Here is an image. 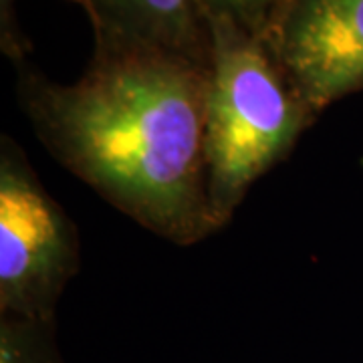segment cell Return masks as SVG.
Returning a JSON list of instances; mask_svg holds the SVG:
<instances>
[{
  "mask_svg": "<svg viewBox=\"0 0 363 363\" xmlns=\"http://www.w3.org/2000/svg\"><path fill=\"white\" fill-rule=\"evenodd\" d=\"M93 28V55L75 83L14 63L18 104L45 147L71 174L150 233L178 247L214 230L208 212L210 65Z\"/></svg>",
  "mask_w": 363,
  "mask_h": 363,
  "instance_id": "cell-1",
  "label": "cell"
},
{
  "mask_svg": "<svg viewBox=\"0 0 363 363\" xmlns=\"http://www.w3.org/2000/svg\"><path fill=\"white\" fill-rule=\"evenodd\" d=\"M75 222L43 186L23 147L0 140V315L57 321V305L77 274Z\"/></svg>",
  "mask_w": 363,
  "mask_h": 363,
  "instance_id": "cell-3",
  "label": "cell"
},
{
  "mask_svg": "<svg viewBox=\"0 0 363 363\" xmlns=\"http://www.w3.org/2000/svg\"><path fill=\"white\" fill-rule=\"evenodd\" d=\"M0 45H2L4 55L13 61V65L26 59L28 45L16 26L14 0H0Z\"/></svg>",
  "mask_w": 363,
  "mask_h": 363,
  "instance_id": "cell-8",
  "label": "cell"
},
{
  "mask_svg": "<svg viewBox=\"0 0 363 363\" xmlns=\"http://www.w3.org/2000/svg\"><path fill=\"white\" fill-rule=\"evenodd\" d=\"M291 0H202L208 16H226L252 35L264 37Z\"/></svg>",
  "mask_w": 363,
  "mask_h": 363,
  "instance_id": "cell-7",
  "label": "cell"
},
{
  "mask_svg": "<svg viewBox=\"0 0 363 363\" xmlns=\"http://www.w3.org/2000/svg\"><path fill=\"white\" fill-rule=\"evenodd\" d=\"M212 61L206 107L208 212L224 228L248 190L281 164L317 121L264 37L210 14Z\"/></svg>",
  "mask_w": 363,
  "mask_h": 363,
  "instance_id": "cell-2",
  "label": "cell"
},
{
  "mask_svg": "<svg viewBox=\"0 0 363 363\" xmlns=\"http://www.w3.org/2000/svg\"><path fill=\"white\" fill-rule=\"evenodd\" d=\"M0 363H63L57 321L0 315Z\"/></svg>",
  "mask_w": 363,
  "mask_h": 363,
  "instance_id": "cell-6",
  "label": "cell"
},
{
  "mask_svg": "<svg viewBox=\"0 0 363 363\" xmlns=\"http://www.w3.org/2000/svg\"><path fill=\"white\" fill-rule=\"evenodd\" d=\"M91 25L178 52L202 65L212 61L210 18L202 0H73Z\"/></svg>",
  "mask_w": 363,
  "mask_h": 363,
  "instance_id": "cell-5",
  "label": "cell"
},
{
  "mask_svg": "<svg viewBox=\"0 0 363 363\" xmlns=\"http://www.w3.org/2000/svg\"><path fill=\"white\" fill-rule=\"evenodd\" d=\"M264 40L319 116L363 91V0H291Z\"/></svg>",
  "mask_w": 363,
  "mask_h": 363,
  "instance_id": "cell-4",
  "label": "cell"
}]
</instances>
